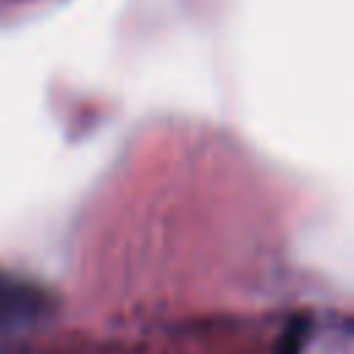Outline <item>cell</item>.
I'll return each instance as SVG.
<instances>
[{"label": "cell", "mask_w": 354, "mask_h": 354, "mask_svg": "<svg viewBox=\"0 0 354 354\" xmlns=\"http://www.w3.org/2000/svg\"><path fill=\"white\" fill-rule=\"evenodd\" d=\"M304 321H296L285 335H282V340H279V348H277V354H299V348H301V340H304Z\"/></svg>", "instance_id": "2"}, {"label": "cell", "mask_w": 354, "mask_h": 354, "mask_svg": "<svg viewBox=\"0 0 354 354\" xmlns=\"http://www.w3.org/2000/svg\"><path fill=\"white\" fill-rule=\"evenodd\" d=\"M50 307H53V296L41 285L0 271V326L36 324L47 318Z\"/></svg>", "instance_id": "1"}]
</instances>
